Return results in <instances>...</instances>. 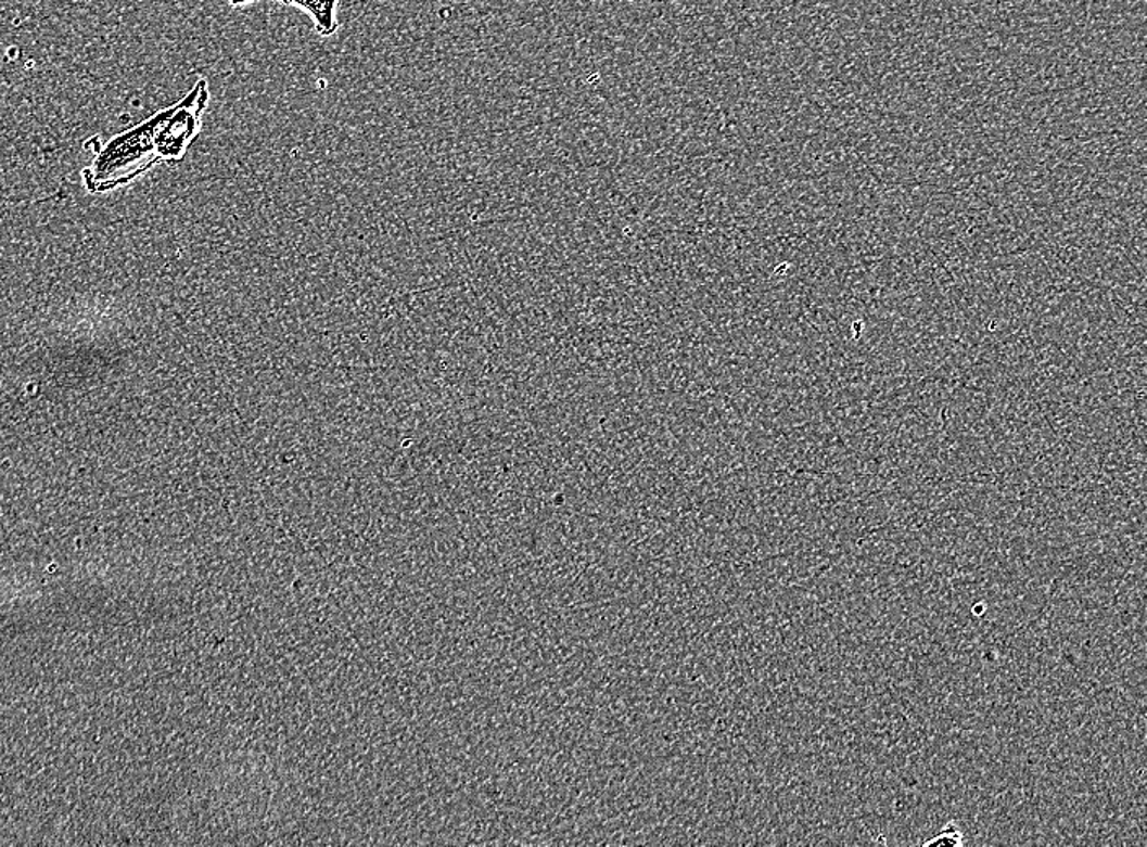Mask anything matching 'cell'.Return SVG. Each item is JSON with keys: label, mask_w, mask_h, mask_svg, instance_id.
Wrapping results in <instances>:
<instances>
[{"label": "cell", "mask_w": 1147, "mask_h": 847, "mask_svg": "<svg viewBox=\"0 0 1147 847\" xmlns=\"http://www.w3.org/2000/svg\"><path fill=\"white\" fill-rule=\"evenodd\" d=\"M209 100V84L197 80L180 102L110 139L84 171L87 190L106 193L132 183L157 165L183 161L200 136Z\"/></svg>", "instance_id": "6da1fadb"}, {"label": "cell", "mask_w": 1147, "mask_h": 847, "mask_svg": "<svg viewBox=\"0 0 1147 847\" xmlns=\"http://www.w3.org/2000/svg\"><path fill=\"white\" fill-rule=\"evenodd\" d=\"M229 2L230 5H245L256 0H229ZM276 2L307 12L320 37L330 38L337 31L336 12L340 0H276Z\"/></svg>", "instance_id": "7a4b0ae2"}, {"label": "cell", "mask_w": 1147, "mask_h": 847, "mask_svg": "<svg viewBox=\"0 0 1147 847\" xmlns=\"http://www.w3.org/2000/svg\"><path fill=\"white\" fill-rule=\"evenodd\" d=\"M965 837L964 833L955 826L954 823H948L944 830L939 831L932 839L925 840L922 846H964Z\"/></svg>", "instance_id": "3957f363"}]
</instances>
